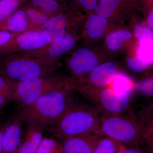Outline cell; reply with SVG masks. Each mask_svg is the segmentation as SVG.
I'll return each instance as SVG.
<instances>
[{"label": "cell", "mask_w": 153, "mask_h": 153, "mask_svg": "<svg viewBox=\"0 0 153 153\" xmlns=\"http://www.w3.org/2000/svg\"><path fill=\"white\" fill-rule=\"evenodd\" d=\"M113 89L120 95L130 96L132 92L134 84L128 77L122 74H118L113 80Z\"/></svg>", "instance_id": "25"}, {"label": "cell", "mask_w": 153, "mask_h": 153, "mask_svg": "<svg viewBox=\"0 0 153 153\" xmlns=\"http://www.w3.org/2000/svg\"><path fill=\"white\" fill-rule=\"evenodd\" d=\"M127 64L129 68L135 73H139L146 70L149 66L143 63L137 57H131L128 59Z\"/></svg>", "instance_id": "30"}, {"label": "cell", "mask_w": 153, "mask_h": 153, "mask_svg": "<svg viewBox=\"0 0 153 153\" xmlns=\"http://www.w3.org/2000/svg\"><path fill=\"white\" fill-rule=\"evenodd\" d=\"M1 109H2V108H1Z\"/></svg>", "instance_id": "40"}, {"label": "cell", "mask_w": 153, "mask_h": 153, "mask_svg": "<svg viewBox=\"0 0 153 153\" xmlns=\"http://www.w3.org/2000/svg\"><path fill=\"white\" fill-rule=\"evenodd\" d=\"M98 132L69 137L60 141L64 153H93L102 137Z\"/></svg>", "instance_id": "12"}, {"label": "cell", "mask_w": 153, "mask_h": 153, "mask_svg": "<svg viewBox=\"0 0 153 153\" xmlns=\"http://www.w3.org/2000/svg\"><path fill=\"white\" fill-rule=\"evenodd\" d=\"M13 117L6 121L5 122L0 123V153L1 152L2 145L3 137H4V133L5 130L6 128L8 125L10 123Z\"/></svg>", "instance_id": "35"}, {"label": "cell", "mask_w": 153, "mask_h": 153, "mask_svg": "<svg viewBox=\"0 0 153 153\" xmlns=\"http://www.w3.org/2000/svg\"><path fill=\"white\" fill-rule=\"evenodd\" d=\"M1 108H0V114H1V110H2Z\"/></svg>", "instance_id": "39"}, {"label": "cell", "mask_w": 153, "mask_h": 153, "mask_svg": "<svg viewBox=\"0 0 153 153\" xmlns=\"http://www.w3.org/2000/svg\"><path fill=\"white\" fill-rule=\"evenodd\" d=\"M147 22L148 25L153 32V7L151 9L148 14Z\"/></svg>", "instance_id": "36"}, {"label": "cell", "mask_w": 153, "mask_h": 153, "mask_svg": "<svg viewBox=\"0 0 153 153\" xmlns=\"http://www.w3.org/2000/svg\"><path fill=\"white\" fill-rule=\"evenodd\" d=\"M52 40L51 36L43 30H29L17 34L0 48V55L34 51L44 47Z\"/></svg>", "instance_id": "7"}, {"label": "cell", "mask_w": 153, "mask_h": 153, "mask_svg": "<svg viewBox=\"0 0 153 153\" xmlns=\"http://www.w3.org/2000/svg\"><path fill=\"white\" fill-rule=\"evenodd\" d=\"M82 19V16L78 13L64 11L50 17L44 25L37 30L47 32L54 40L66 34L72 33L71 31L73 28L78 27Z\"/></svg>", "instance_id": "9"}, {"label": "cell", "mask_w": 153, "mask_h": 153, "mask_svg": "<svg viewBox=\"0 0 153 153\" xmlns=\"http://www.w3.org/2000/svg\"><path fill=\"white\" fill-rule=\"evenodd\" d=\"M36 153H64L61 141L52 138H44Z\"/></svg>", "instance_id": "28"}, {"label": "cell", "mask_w": 153, "mask_h": 153, "mask_svg": "<svg viewBox=\"0 0 153 153\" xmlns=\"http://www.w3.org/2000/svg\"><path fill=\"white\" fill-rule=\"evenodd\" d=\"M132 37L131 33L128 30H118L107 36L105 42L107 46L110 50L116 51L121 47L124 42L130 40Z\"/></svg>", "instance_id": "21"}, {"label": "cell", "mask_w": 153, "mask_h": 153, "mask_svg": "<svg viewBox=\"0 0 153 153\" xmlns=\"http://www.w3.org/2000/svg\"><path fill=\"white\" fill-rule=\"evenodd\" d=\"M107 19L97 14H93L85 19L83 24V36L96 40L103 36L107 26Z\"/></svg>", "instance_id": "16"}, {"label": "cell", "mask_w": 153, "mask_h": 153, "mask_svg": "<svg viewBox=\"0 0 153 153\" xmlns=\"http://www.w3.org/2000/svg\"><path fill=\"white\" fill-rule=\"evenodd\" d=\"M75 89L100 113L123 114L133 110L131 97L118 94L112 88L75 85Z\"/></svg>", "instance_id": "6"}, {"label": "cell", "mask_w": 153, "mask_h": 153, "mask_svg": "<svg viewBox=\"0 0 153 153\" xmlns=\"http://www.w3.org/2000/svg\"><path fill=\"white\" fill-rule=\"evenodd\" d=\"M76 41V35L68 33L52 40L41 49L22 53L47 62L57 63L60 57L74 47Z\"/></svg>", "instance_id": "8"}, {"label": "cell", "mask_w": 153, "mask_h": 153, "mask_svg": "<svg viewBox=\"0 0 153 153\" xmlns=\"http://www.w3.org/2000/svg\"><path fill=\"white\" fill-rule=\"evenodd\" d=\"M0 30L17 33L31 30V24L25 7L19 8L0 23Z\"/></svg>", "instance_id": "14"}, {"label": "cell", "mask_w": 153, "mask_h": 153, "mask_svg": "<svg viewBox=\"0 0 153 153\" xmlns=\"http://www.w3.org/2000/svg\"><path fill=\"white\" fill-rule=\"evenodd\" d=\"M99 65L98 60L90 49L81 48L73 53L67 61V68L77 81L89 74Z\"/></svg>", "instance_id": "10"}, {"label": "cell", "mask_w": 153, "mask_h": 153, "mask_svg": "<svg viewBox=\"0 0 153 153\" xmlns=\"http://www.w3.org/2000/svg\"><path fill=\"white\" fill-rule=\"evenodd\" d=\"M134 34L139 43L148 40H153V32L149 25L144 22L137 24L134 29Z\"/></svg>", "instance_id": "29"}, {"label": "cell", "mask_w": 153, "mask_h": 153, "mask_svg": "<svg viewBox=\"0 0 153 153\" xmlns=\"http://www.w3.org/2000/svg\"><path fill=\"white\" fill-rule=\"evenodd\" d=\"M43 131L27 126L24 137L16 153H36L43 140Z\"/></svg>", "instance_id": "15"}, {"label": "cell", "mask_w": 153, "mask_h": 153, "mask_svg": "<svg viewBox=\"0 0 153 153\" xmlns=\"http://www.w3.org/2000/svg\"><path fill=\"white\" fill-rule=\"evenodd\" d=\"M60 63H51L24 53L0 55V75L16 82L52 74Z\"/></svg>", "instance_id": "3"}, {"label": "cell", "mask_w": 153, "mask_h": 153, "mask_svg": "<svg viewBox=\"0 0 153 153\" xmlns=\"http://www.w3.org/2000/svg\"><path fill=\"white\" fill-rule=\"evenodd\" d=\"M141 1H144V2L149 1L150 0H140Z\"/></svg>", "instance_id": "37"}, {"label": "cell", "mask_w": 153, "mask_h": 153, "mask_svg": "<svg viewBox=\"0 0 153 153\" xmlns=\"http://www.w3.org/2000/svg\"><path fill=\"white\" fill-rule=\"evenodd\" d=\"M75 80L56 72L25 81L16 82L13 101L20 109L30 106L46 94L53 91L71 87L75 89Z\"/></svg>", "instance_id": "5"}, {"label": "cell", "mask_w": 153, "mask_h": 153, "mask_svg": "<svg viewBox=\"0 0 153 153\" xmlns=\"http://www.w3.org/2000/svg\"><path fill=\"white\" fill-rule=\"evenodd\" d=\"M19 33L0 30V48L8 43Z\"/></svg>", "instance_id": "32"}, {"label": "cell", "mask_w": 153, "mask_h": 153, "mask_svg": "<svg viewBox=\"0 0 153 153\" xmlns=\"http://www.w3.org/2000/svg\"><path fill=\"white\" fill-rule=\"evenodd\" d=\"M56 1H58L60 2V1H63V0H56Z\"/></svg>", "instance_id": "38"}, {"label": "cell", "mask_w": 153, "mask_h": 153, "mask_svg": "<svg viewBox=\"0 0 153 153\" xmlns=\"http://www.w3.org/2000/svg\"><path fill=\"white\" fill-rule=\"evenodd\" d=\"M137 57L149 67L153 63V40H148L139 43Z\"/></svg>", "instance_id": "26"}, {"label": "cell", "mask_w": 153, "mask_h": 153, "mask_svg": "<svg viewBox=\"0 0 153 153\" xmlns=\"http://www.w3.org/2000/svg\"><path fill=\"white\" fill-rule=\"evenodd\" d=\"M116 64L107 62L98 65L82 79L76 81L75 85L103 88L109 84L118 74Z\"/></svg>", "instance_id": "11"}, {"label": "cell", "mask_w": 153, "mask_h": 153, "mask_svg": "<svg viewBox=\"0 0 153 153\" xmlns=\"http://www.w3.org/2000/svg\"><path fill=\"white\" fill-rule=\"evenodd\" d=\"M144 146V151L146 153H153V136L144 140L142 144Z\"/></svg>", "instance_id": "34"}, {"label": "cell", "mask_w": 153, "mask_h": 153, "mask_svg": "<svg viewBox=\"0 0 153 153\" xmlns=\"http://www.w3.org/2000/svg\"><path fill=\"white\" fill-rule=\"evenodd\" d=\"M74 91L73 88H63L46 94L20 109L19 117L27 126L49 129L75 101L72 93Z\"/></svg>", "instance_id": "1"}, {"label": "cell", "mask_w": 153, "mask_h": 153, "mask_svg": "<svg viewBox=\"0 0 153 153\" xmlns=\"http://www.w3.org/2000/svg\"><path fill=\"white\" fill-rule=\"evenodd\" d=\"M27 4L50 17L64 11L63 5L56 0H30Z\"/></svg>", "instance_id": "18"}, {"label": "cell", "mask_w": 153, "mask_h": 153, "mask_svg": "<svg viewBox=\"0 0 153 153\" xmlns=\"http://www.w3.org/2000/svg\"><path fill=\"white\" fill-rule=\"evenodd\" d=\"M16 82L0 75V108L13 101Z\"/></svg>", "instance_id": "19"}, {"label": "cell", "mask_w": 153, "mask_h": 153, "mask_svg": "<svg viewBox=\"0 0 153 153\" xmlns=\"http://www.w3.org/2000/svg\"><path fill=\"white\" fill-rule=\"evenodd\" d=\"M124 0H98L96 14L107 19L114 15Z\"/></svg>", "instance_id": "20"}, {"label": "cell", "mask_w": 153, "mask_h": 153, "mask_svg": "<svg viewBox=\"0 0 153 153\" xmlns=\"http://www.w3.org/2000/svg\"><path fill=\"white\" fill-rule=\"evenodd\" d=\"M134 114L142 128L144 139L153 136V100L143 106L137 114Z\"/></svg>", "instance_id": "17"}, {"label": "cell", "mask_w": 153, "mask_h": 153, "mask_svg": "<svg viewBox=\"0 0 153 153\" xmlns=\"http://www.w3.org/2000/svg\"><path fill=\"white\" fill-rule=\"evenodd\" d=\"M30 20L31 30H37L44 25L50 18L47 14L29 5L24 7Z\"/></svg>", "instance_id": "23"}, {"label": "cell", "mask_w": 153, "mask_h": 153, "mask_svg": "<svg viewBox=\"0 0 153 153\" xmlns=\"http://www.w3.org/2000/svg\"><path fill=\"white\" fill-rule=\"evenodd\" d=\"M23 121L18 113L6 128L2 145L1 153H16L22 140Z\"/></svg>", "instance_id": "13"}, {"label": "cell", "mask_w": 153, "mask_h": 153, "mask_svg": "<svg viewBox=\"0 0 153 153\" xmlns=\"http://www.w3.org/2000/svg\"><path fill=\"white\" fill-rule=\"evenodd\" d=\"M117 153H146L140 147L124 146Z\"/></svg>", "instance_id": "33"}, {"label": "cell", "mask_w": 153, "mask_h": 153, "mask_svg": "<svg viewBox=\"0 0 153 153\" xmlns=\"http://www.w3.org/2000/svg\"><path fill=\"white\" fill-rule=\"evenodd\" d=\"M26 0H0V23L19 9Z\"/></svg>", "instance_id": "27"}, {"label": "cell", "mask_w": 153, "mask_h": 153, "mask_svg": "<svg viewBox=\"0 0 153 153\" xmlns=\"http://www.w3.org/2000/svg\"><path fill=\"white\" fill-rule=\"evenodd\" d=\"M100 114L95 107L75 101L49 130L60 141L93 132L99 133Z\"/></svg>", "instance_id": "2"}, {"label": "cell", "mask_w": 153, "mask_h": 153, "mask_svg": "<svg viewBox=\"0 0 153 153\" xmlns=\"http://www.w3.org/2000/svg\"><path fill=\"white\" fill-rule=\"evenodd\" d=\"M76 4L85 11L94 10L97 5L98 0H74Z\"/></svg>", "instance_id": "31"}, {"label": "cell", "mask_w": 153, "mask_h": 153, "mask_svg": "<svg viewBox=\"0 0 153 153\" xmlns=\"http://www.w3.org/2000/svg\"><path fill=\"white\" fill-rule=\"evenodd\" d=\"M99 132L128 146L140 147L144 139L143 132L134 111L123 114L100 113Z\"/></svg>", "instance_id": "4"}, {"label": "cell", "mask_w": 153, "mask_h": 153, "mask_svg": "<svg viewBox=\"0 0 153 153\" xmlns=\"http://www.w3.org/2000/svg\"><path fill=\"white\" fill-rule=\"evenodd\" d=\"M124 145L106 136L99 140L93 153H117Z\"/></svg>", "instance_id": "24"}, {"label": "cell", "mask_w": 153, "mask_h": 153, "mask_svg": "<svg viewBox=\"0 0 153 153\" xmlns=\"http://www.w3.org/2000/svg\"><path fill=\"white\" fill-rule=\"evenodd\" d=\"M133 93L147 99L153 100V76L143 77L139 79L134 85Z\"/></svg>", "instance_id": "22"}]
</instances>
